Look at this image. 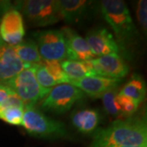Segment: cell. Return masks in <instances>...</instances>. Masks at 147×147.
Segmentation results:
<instances>
[{
	"label": "cell",
	"instance_id": "6da1fadb",
	"mask_svg": "<svg viewBox=\"0 0 147 147\" xmlns=\"http://www.w3.org/2000/svg\"><path fill=\"white\" fill-rule=\"evenodd\" d=\"M147 146L146 116L114 121L104 129H96L89 147Z\"/></svg>",
	"mask_w": 147,
	"mask_h": 147
},
{
	"label": "cell",
	"instance_id": "7a4b0ae2",
	"mask_svg": "<svg viewBox=\"0 0 147 147\" xmlns=\"http://www.w3.org/2000/svg\"><path fill=\"white\" fill-rule=\"evenodd\" d=\"M100 11L121 46L129 43L136 37L137 28L123 1L103 0L100 2Z\"/></svg>",
	"mask_w": 147,
	"mask_h": 147
},
{
	"label": "cell",
	"instance_id": "3957f363",
	"mask_svg": "<svg viewBox=\"0 0 147 147\" xmlns=\"http://www.w3.org/2000/svg\"><path fill=\"white\" fill-rule=\"evenodd\" d=\"M21 126L34 137L42 139H61L68 137L63 123L45 115L34 105L25 106Z\"/></svg>",
	"mask_w": 147,
	"mask_h": 147
},
{
	"label": "cell",
	"instance_id": "277c9868",
	"mask_svg": "<svg viewBox=\"0 0 147 147\" xmlns=\"http://www.w3.org/2000/svg\"><path fill=\"white\" fill-rule=\"evenodd\" d=\"M22 100L25 106L34 105L44 99L51 89H45L38 84L35 77L34 65L25 68L5 84Z\"/></svg>",
	"mask_w": 147,
	"mask_h": 147
},
{
	"label": "cell",
	"instance_id": "5b68a950",
	"mask_svg": "<svg viewBox=\"0 0 147 147\" xmlns=\"http://www.w3.org/2000/svg\"><path fill=\"white\" fill-rule=\"evenodd\" d=\"M17 5L19 11L35 26H51L61 20L58 0H26Z\"/></svg>",
	"mask_w": 147,
	"mask_h": 147
},
{
	"label": "cell",
	"instance_id": "8992f818",
	"mask_svg": "<svg viewBox=\"0 0 147 147\" xmlns=\"http://www.w3.org/2000/svg\"><path fill=\"white\" fill-rule=\"evenodd\" d=\"M84 96V92L71 84H58L42 99L40 106L43 110L63 114L70 110Z\"/></svg>",
	"mask_w": 147,
	"mask_h": 147
},
{
	"label": "cell",
	"instance_id": "52a82bcc",
	"mask_svg": "<svg viewBox=\"0 0 147 147\" xmlns=\"http://www.w3.org/2000/svg\"><path fill=\"white\" fill-rule=\"evenodd\" d=\"M39 55L42 60L62 61L66 58V42L61 30H48L34 33Z\"/></svg>",
	"mask_w": 147,
	"mask_h": 147
},
{
	"label": "cell",
	"instance_id": "ba28073f",
	"mask_svg": "<svg viewBox=\"0 0 147 147\" xmlns=\"http://www.w3.org/2000/svg\"><path fill=\"white\" fill-rule=\"evenodd\" d=\"M24 21L21 13L16 8L6 11L0 21V38L11 46H16L25 36Z\"/></svg>",
	"mask_w": 147,
	"mask_h": 147
},
{
	"label": "cell",
	"instance_id": "9c48e42d",
	"mask_svg": "<svg viewBox=\"0 0 147 147\" xmlns=\"http://www.w3.org/2000/svg\"><path fill=\"white\" fill-rule=\"evenodd\" d=\"M91 63L97 75L122 79L128 74V65L119 54L113 53L92 59Z\"/></svg>",
	"mask_w": 147,
	"mask_h": 147
},
{
	"label": "cell",
	"instance_id": "30bf717a",
	"mask_svg": "<svg viewBox=\"0 0 147 147\" xmlns=\"http://www.w3.org/2000/svg\"><path fill=\"white\" fill-rule=\"evenodd\" d=\"M121 83L122 79H110L100 75L88 76L77 80L69 79L68 82L93 98L101 97L108 91L119 88Z\"/></svg>",
	"mask_w": 147,
	"mask_h": 147
},
{
	"label": "cell",
	"instance_id": "8fae6325",
	"mask_svg": "<svg viewBox=\"0 0 147 147\" xmlns=\"http://www.w3.org/2000/svg\"><path fill=\"white\" fill-rule=\"evenodd\" d=\"M30 65L23 63L16 56L13 47L0 38V84L5 85L21 70Z\"/></svg>",
	"mask_w": 147,
	"mask_h": 147
},
{
	"label": "cell",
	"instance_id": "7c38bea8",
	"mask_svg": "<svg viewBox=\"0 0 147 147\" xmlns=\"http://www.w3.org/2000/svg\"><path fill=\"white\" fill-rule=\"evenodd\" d=\"M85 39L94 57H100L113 53L119 54L120 52V46L117 43L113 34L105 28L91 30Z\"/></svg>",
	"mask_w": 147,
	"mask_h": 147
},
{
	"label": "cell",
	"instance_id": "4fadbf2b",
	"mask_svg": "<svg viewBox=\"0 0 147 147\" xmlns=\"http://www.w3.org/2000/svg\"><path fill=\"white\" fill-rule=\"evenodd\" d=\"M66 42V59L71 61H87L95 57L86 41L69 27L62 28Z\"/></svg>",
	"mask_w": 147,
	"mask_h": 147
},
{
	"label": "cell",
	"instance_id": "5bb4252c",
	"mask_svg": "<svg viewBox=\"0 0 147 147\" xmlns=\"http://www.w3.org/2000/svg\"><path fill=\"white\" fill-rule=\"evenodd\" d=\"M61 19L67 24H77L88 10L90 2L86 0H58Z\"/></svg>",
	"mask_w": 147,
	"mask_h": 147
},
{
	"label": "cell",
	"instance_id": "9a60e30c",
	"mask_svg": "<svg viewBox=\"0 0 147 147\" xmlns=\"http://www.w3.org/2000/svg\"><path fill=\"white\" fill-rule=\"evenodd\" d=\"M71 122L79 131L90 134L96 131L100 123V115L93 109L76 110L71 116Z\"/></svg>",
	"mask_w": 147,
	"mask_h": 147
},
{
	"label": "cell",
	"instance_id": "2e32d148",
	"mask_svg": "<svg viewBox=\"0 0 147 147\" xmlns=\"http://www.w3.org/2000/svg\"><path fill=\"white\" fill-rule=\"evenodd\" d=\"M90 61H79L66 59L61 62V66L69 79L71 80H77L88 76L97 75L93 69Z\"/></svg>",
	"mask_w": 147,
	"mask_h": 147
},
{
	"label": "cell",
	"instance_id": "e0dca14e",
	"mask_svg": "<svg viewBox=\"0 0 147 147\" xmlns=\"http://www.w3.org/2000/svg\"><path fill=\"white\" fill-rule=\"evenodd\" d=\"M16 56L24 64L37 65L42 61L36 42L31 39L22 40L20 43L13 46Z\"/></svg>",
	"mask_w": 147,
	"mask_h": 147
},
{
	"label": "cell",
	"instance_id": "ac0fdd59",
	"mask_svg": "<svg viewBox=\"0 0 147 147\" xmlns=\"http://www.w3.org/2000/svg\"><path fill=\"white\" fill-rule=\"evenodd\" d=\"M119 92L134 100L140 105L146 97V84L141 76L138 74H133L130 80Z\"/></svg>",
	"mask_w": 147,
	"mask_h": 147
},
{
	"label": "cell",
	"instance_id": "d6986e66",
	"mask_svg": "<svg viewBox=\"0 0 147 147\" xmlns=\"http://www.w3.org/2000/svg\"><path fill=\"white\" fill-rule=\"evenodd\" d=\"M118 93L119 92H118V88H117L108 91L100 98L102 99V103H103L105 111L110 115L118 118V119H121L123 118L121 115L119 106L118 105V102L116 100V96Z\"/></svg>",
	"mask_w": 147,
	"mask_h": 147
},
{
	"label": "cell",
	"instance_id": "ffe728a7",
	"mask_svg": "<svg viewBox=\"0 0 147 147\" xmlns=\"http://www.w3.org/2000/svg\"><path fill=\"white\" fill-rule=\"evenodd\" d=\"M39 64L43 65L47 72L50 74V75L55 79L58 84H68L69 79L66 74L64 73V71L61 66V62L57 61H46L42 60Z\"/></svg>",
	"mask_w": 147,
	"mask_h": 147
},
{
	"label": "cell",
	"instance_id": "44dd1931",
	"mask_svg": "<svg viewBox=\"0 0 147 147\" xmlns=\"http://www.w3.org/2000/svg\"><path fill=\"white\" fill-rule=\"evenodd\" d=\"M116 100L119 106L121 115L123 119L132 116L138 109L139 104L131 98L120 94L119 92L116 96Z\"/></svg>",
	"mask_w": 147,
	"mask_h": 147
},
{
	"label": "cell",
	"instance_id": "7402d4cb",
	"mask_svg": "<svg viewBox=\"0 0 147 147\" xmlns=\"http://www.w3.org/2000/svg\"><path fill=\"white\" fill-rule=\"evenodd\" d=\"M35 77L38 84L45 89H52L55 86L58 85V83L50 75L45 67L41 64L34 65Z\"/></svg>",
	"mask_w": 147,
	"mask_h": 147
},
{
	"label": "cell",
	"instance_id": "603a6c76",
	"mask_svg": "<svg viewBox=\"0 0 147 147\" xmlns=\"http://www.w3.org/2000/svg\"><path fill=\"white\" fill-rule=\"evenodd\" d=\"M137 19L142 29L145 32L147 30V2L146 0H140L138 2L137 10Z\"/></svg>",
	"mask_w": 147,
	"mask_h": 147
},
{
	"label": "cell",
	"instance_id": "cb8c5ba5",
	"mask_svg": "<svg viewBox=\"0 0 147 147\" xmlns=\"http://www.w3.org/2000/svg\"><path fill=\"white\" fill-rule=\"evenodd\" d=\"M12 94H14V92L8 87L3 84H0V105Z\"/></svg>",
	"mask_w": 147,
	"mask_h": 147
},
{
	"label": "cell",
	"instance_id": "d4e9b609",
	"mask_svg": "<svg viewBox=\"0 0 147 147\" xmlns=\"http://www.w3.org/2000/svg\"><path fill=\"white\" fill-rule=\"evenodd\" d=\"M111 147H147V146H111Z\"/></svg>",
	"mask_w": 147,
	"mask_h": 147
}]
</instances>
